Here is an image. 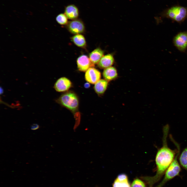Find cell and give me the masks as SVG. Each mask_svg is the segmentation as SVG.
I'll return each mask as SVG.
<instances>
[{"label": "cell", "mask_w": 187, "mask_h": 187, "mask_svg": "<svg viewBox=\"0 0 187 187\" xmlns=\"http://www.w3.org/2000/svg\"><path fill=\"white\" fill-rule=\"evenodd\" d=\"M131 187H145L144 183L138 178L135 179L133 182Z\"/></svg>", "instance_id": "obj_19"}, {"label": "cell", "mask_w": 187, "mask_h": 187, "mask_svg": "<svg viewBox=\"0 0 187 187\" xmlns=\"http://www.w3.org/2000/svg\"><path fill=\"white\" fill-rule=\"evenodd\" d=\"M173 43L179 51L184 52L187 48V31L177 34L173 38Z\"/></svg>", "instance_id": "obj_6"}, {"label": "cell", "mask_w": 187, "mask_h": 187, "mask_svg": "<svg viewBox=\"0 0 187 187\" xmlns=\"http://www.w3.org/2000/svg\"><path fill=\"white\" fill-rule=\"evenodd\" d=\"M71 85V82L69 79L65 77H62L56 81L54 87L57 91L63 92L68 90Z\"/></svg>", "instance_id": "obj_9"}, {"label": "cell", "mask_w": 187, "mask_h": 187, "mask_svg": "<svg viewBox=\"0 0 187 187\" xmlns=\"http://www.w3.org/2000/svg\"><path fill=\"white\" fill-rule=\"evenodd\" d=\"M114 58L113 55L108 54L104 55L98 63V67L101 69H105L111 66L114 62Z\"/></svg>", "instance_id": "obj_11"}, {"label": "cell", "mask_w": 187, "mask_h": 187, "mask_svg": "<svg viewBox=\"0 0 187 187\" xmlns=\"http://www.w3.org/2000/svg\"><path fill=\"white\" fill-rule=\"evenodd\" d=\"M104 52L101 48H97L90 53L89 58L94 65L97 64L104 56Z\"/></svg>", "instance_id": "obj_14"}, {"label": "cell", "mask_w": 187, "mask_h": 187, "mask_svg": "<svg viewBox=\"0 0 187 187\" xmlns=\"http://www.w3.org/2000/svg\"><path fill=\"white\" fill-rule=\"evenodd\" d=\"M66 26L70 33L75 35L83 34L85 31L84 23L80 19L77 18L69 21Z\"/></svg>", "instance_id": "obj_5"}, {"label": "cell", "mask_w": 187, "mask_h": 187, "mask_svg": "<svg viewBox=\"0 0 187 187\" xmlns=\"http://www.w3.org/2000/svg\"><path fill=\"white\" fill-rule=\"evenodd\" d=\"M101 77L100 72L94 67H90L86 71L85 79L89 83L95 84L100 79Z\"/></svg>", "instance_id": "obj_7"}, {"label": "cell", "mask_w": 187, "mask_h": 187, "mask_svg": "<svg viewBox=\"0 0 187 187\" xmlns=\"http://www.w3.org/2000/svg\"><path fill=\"white\" fill-rule=\"evenodd\" d=\"M179 161L181 166L187 171V147L182 152L179 157Z\"/></svg>", "instance_id": "obj_17"}, {"label": "cell", "mask_w": 187, "mask_h": 187, "mask_svg": "<svg viewBox=\"0 0 187 187\" xmlns=\"http://www.w3.org/2000/svg\"><path fill=\"white\" fill-rule=\"evenodd\" d=\"M90 85L88 83H85L84 85L85 88H87L89 87Z\"/></svg>", "instance_id": "obj_21"}, {"label": "cell", "mask_w": 187, "mask_h": 187, "mask_svg": "<svg viewBox=\"0 0 187 187\" xmlns=\"http://www.w3.org/2000/svg\"><path fill=\"white\" fill-rule=\"evenodd\" d=\"M103 75L104 79L108 81L114 80L118 77L116 69L112 66L104 69Z\"/></svg>", "instance_id": "obj_13"}, {"label": "cell", "mask_w": 187, "mask_h": 187, "mask_svg": "<svg viewBox=\"0 0 187 187\" xmlns=\"http://www.w3.org/2000/svg\"><path fill=\"white\" fill-rule=\"evenodd\" d=\"M71 41L77 46L82 48H85L86 43L84 36L81 34L75 35L71 37Z\"/></svg>", "instance_id": "obj_16"}, {"label": "cell", "mask_w": 187, "mask_h": 187, "mask_svg": "<svg viewBox=\"0 0 187 187\" xmlns=\"http://www.w3.org/2000/svg\"><path fill=\"white\" fill-rule=\"evenodd\" d=\"M64 13L68 19L73 20L78 18L79 11L76 5L74 4H70L65 7Z\"/></svg>", "instance_id": "obj_10"}, {"label": "cell", "mask_w": 187, "mask_h": 187, "mask_svg": "<svg viewBox=\"0 0 187 187\" xmlns=\"http://www.w3.org/2000/svg\"><path fill=\"white\" fill-rule=\"evenodd\" d=\"M0 89H1L0 90V91H1L0 93H1V94L2 93H3V89L1 87Z\"/></svg>", "instance_id": "obj_22"}, {"label": "cell", "mask_w": 187, "mask_h": 187, "mask_svg": "<svg viewBox=\"0 0 187 187\" xmlns=\"http://www.w3.org/2000/svg\"><path fill=\"white\" fill-rule=\"evenodd\" d=\"M68 19L65 14L61 13L58 14L56 17V19L57 23L61 25H66L69 21Z\"/></svg>", "instance_id": "obj_18"}, {"label": "cell", "mask_w": 187, "mask_h": 187, "mask_svg": "<svg viewBox=\"0 0 187 187\" xmlns=\"http://www.w3.org/2000/svg\"><path fill=\"white\" fill-rule=\"evenodd\" d=\"M57 102L74 113L78 109V97L75 94L72 92H68L62 94L57 100Z\"/></svg>", "instance_id": "obj_4"}, {"label": "cell", "mask_w": 187, "mask_h": 187, "mask_svg": "<svg viewBox=\"0 0 187 187\" xmlns=\"http://www.w3.org/2000/svg\"><path fill=\"white\" fill-rule=\"evenodd\" d=\"M39 128V125L36 124H34L31 125L30 126L31 129L32 130H36Z\"/></svg>", "instance_id": "obj_20"}, {"label": "cell", "mask_w": 187, "mask_h": 187, "mask_svg": "<svg viewBox=\"0 0 187 187\" xmlns=\"http://www.w3.org/2000/svg\"><path fill=\"white\" fill-rule=\"evenodd\" d=\"M77 68L81 71H86L90 67L94 66L89 58L86 55H82L79 56L77 60Z\"/></svg>", "instance_id": "obj_8"}, {"label": "cell", "mask_w": 187, "mask_h": 187, "mask_svg": "<svg viewBox=\"0 0 187 187\" xmlns=\"http://www.w3.org/2000/svg\"><path fill=\"white\" fill-rule=\"evenodd\" d=\"M113 187H131L127 175L124 174L119 175L113 184Z\"/></svg>", "instance_id": "obj_12"}, {"label": "cell", "mask_w": 187, "mask_h": 187, "mask_svg": "<svg viewBox=\"0 0 187 187\" xmlns=\"http://www.w3.org/2000/svg\"><path fill=\"white\" fill-rule=\"evenodd\" d=\"M161 15L162 17L181 23L187 18V7L179 5H174L165 10Z\"/></svg>", "instance_id": "obj_2"}, {"label": "cell", "mask_w": 187, "mask_h": 187, "mask_svg": "<svg viewBox=\"0 0 187 187\" xmlns=\"http://www.w3.org/2000/svg\"><path fill=\"white\" fill-rule=\"evenodd\" d=\"M178 151L172 161L166 170L164 177L160 183L156 187H162L168 181L179 175L181 169L178 160L180 154V148L179 145H176Z\"/></svg>", "instance_id": "obj_3"}, {"label": "cell", "mask_w": 187, "mask_h": 187, "mask_svg": "<svg viewBox=\"0 0 187 187\" xmlns=\"http://www.w3.org/2000/svg\"><path fill=\"white\" fill-rule=\"evenodd\" d=\"M169 130L168 125L163 127V146L158 149L155 159L157 169L156 174L153 176L142 177L149 187H152L154 184L160 180L175 157V151L169 148L167 144V139Z\"/></svg>", "instance_id": "obj_1"}, {"label": "cell", "mask_w": 187, "mask_h": 187, "mask_svg": "<svg viewBox=\"0 0 187 187\" xmlns=\"http://www.w3.org/2000/svg\"><path fill=\"white\" fill-rule=\"evenodd\" d=\"M108 81L105 79H101L95 84L94 88L96 92L99 95L103 94L108 86Z\"/></svg>", "instance_id": "obj_15"}]
</instances>
